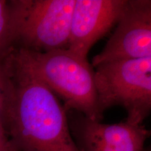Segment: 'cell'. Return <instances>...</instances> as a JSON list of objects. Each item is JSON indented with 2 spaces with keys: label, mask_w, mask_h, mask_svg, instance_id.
Masks as SVG:
<instances>
[{
  "label": "cell",
  "mask_w": 151,
  "mask_h": 151,
  "mask_svg": "<svg viewBox=\"0 0 151 151\" xmlns=\"http://www.w3.org/2000/svg\"><path fill=\"white\" fill-rule=\"evenodd\" d=\"M4 63L11 92L4 128L19 151H80L67 110L33 72L18 48Z\"/></svg>",
  "instance_id": "obj_1"
},
{
  "label": "cell",
  "mask_w": 151,
  "mask_h": 151,
  "mask_svg": "<svg viewBox=\"0 0 151 151\" xmlns=\"http://www.w3.org/2000/svg\"><path fill=\"white\" fill-rule=\"evenodd\" d=\"M16 48L41 82L63 100L67 111L101 121L102 116L97 109L94 70L88 58L67 48L46 52Z\"/></svg>",
  "instance_id": "obj_2"
},
{
  "label": "cell",
  "mask_w": 151,
  "mask_h": 151,
  "mask_svg": "<svg viewBox=\"0 0 151 151\" xmlns=\"http://www.w3.org/2000/svg\"><path fill=\"white\" fill-rule=\"evenodd\" d=\"M13 48L46 52L67 48L76 0H11Z\"/></svg>",
  "instance_id": "obj_3"
},
{
  "label": "cell",
  "mask_w": 151,
  "mask_h": 151,
  "mask_svg": "<svg viewBox=\"0 0 151 151\" xmlns=\"http://www.w3.org/2000/svg\"><path fill=\"white\" fill-rule=\"evenodd\" d=\"M94 70L99 114L113 106L127 112L126 120L143 124L151 110V57L101 64Z\"/></svg>",
  "instance_id": "obj_4"
},
{
  "label": "cell",
  "mask_w": 151,
  "mask_h": 151,
  "mask_svg": "<svg viewBox=\"0 0 151 151\" xmlns=\"http://www.w3.org/2000/svg\"><path fill=\"white\" fill-rule=\"evenodd\" d=\"M151 57V1L127 0L117 27L92 67L107 62Z\"/></svg>",
  "instance_id": "obj_5"
},
{
  "label": "cell",
  "mask_w": 151,
  "mask_h": 151,
  "mask_svg": "<svg viewBox=\"0 0 151 151\" xmlns=\"http://www.w3.org/2000/svg\"><path fill=\"white\" fill-rule=\"evenodd\" d=\"M69 123L80 151H143L150 135L143 124H105L78 113Z\"/></svg>",
  "instance_id": "obj_6"
},
{
  "label": "cell",
  "mask_w": 151,
  "mask_h": 151,
  "mask_svg": "<svg viewBox=\"0 0 151 151\" xmlns=\"http://www.w3.org/2000/svg\"><path fill=\"white\" fill-rule=\"evenodd\" d=\"M127 0H76L67 49L88 58L92 46L118 23Z\"/></svg>",
  "instance_id": "obj_7"
},
{
  "label": "cell",
  "mask_w": 151,
  "mask_h": 151,
  "mask_svg": "<svg viewBox=\"0 0 151 151\" xmlns=\"http://www.w3.org/2000/svg\"><path fill=\"white\" fill-rule=\"evenodd\" d=\"M13 48L10 29L9 1L0 0V60Z\"/></svg>",
  "instance_id": "obj_8"
},
{
  "label": "cell",
  "mask_w": 151,
  "mask_h": 151,
  "mask_svg": "<svg viewBox=\"0 0 151 151\" xmlns=\"http://www.w3.org/2000/svg\"><path fill=\"white\" fill-rule=\"evenodd\" d=\"M4 58L0 60V123L3 125L8 111L11 92L10 81L5 66Z\"/></svg>",
  "instance_id": "obj_9"
},
{
  "label": "cell",
  "mask_w": 151,
  "mask_h": 151,
  "mask_svg": "<svg viewBox=\"0 0 151 151\" xmlns=\"http://www.w3.org/2000/svg\"><path fill=\"white\" fill-rule=\"evenodd\" d=\"M0 151H19L11 141L1 123H0Z\"/></svg>",
  "instance_id": "obj_10"
}]
</instances>
